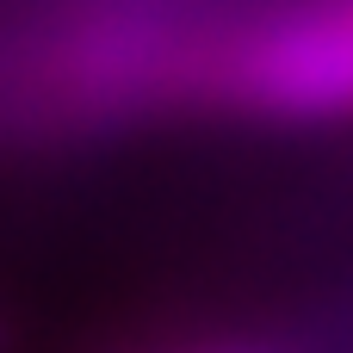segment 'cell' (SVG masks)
<instances>
[{"instance_id": "6da1fadb", "label": "cell", "mask_w": 353, "mask_h": 353, "mask_svg": "<svg viewBox=\"0 0 353 353\" xmlns=\"http://www.w3.org/2000/svg\"><path fill=\"white\" fill-rule=\"evenodd\" d=\"M192 105L267 130L353 118V0H298L205 37Z\"/></svg>"}, {"instance_id": "7a4b0ae2", "label": "cell", "mask_w": 353, "mask_h": 353, "mask_svg": "<svg viewBox=\"0 0 353 353\" xmlns=\"http://www.w3.org/2000/svg\"><path fill=\"white\" fill-rule=\"evenodd\" d=\"M180 353H285L273 341H205V347H180Z\"/></svg>"}, {"instance_id": "3957f363", "label": "cell", "mask_w": 353, "mask_h": 353, "mask_svg": "<svg viewBox=\"0 0 353 353\" xmlns=\"http://www.w3.org/2000/svg\"><path fill=\"white\" fill-rule=\"evenodd\" d=\"M0 353H12V329L6 323H0Z\"/></svg>"}]
</instances>
